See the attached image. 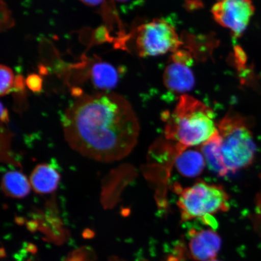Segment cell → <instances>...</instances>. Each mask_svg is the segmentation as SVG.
Masks as SVG:
<instances>
[{"mask_svg": "<svg viewBox=\"0 0 261 261\" xmlns=\"http://www.w3.org/2000/svg\"><path fill=\"white\" fill-rule=\"evenodd\" d=\"M94 237V232L92 230L89 229V228H86L84 230L83 233V237L84 239H92Z\"/></svg>", "mask_w": 261, "mask_h": 261, "instance_id": "ffe728a7", "label": "cell"}, {"mask_svg": "<svg viewBox=\"0 0 261 261\" xmlns=\"http://www.w3.org/2000/svg\"><path fill=\"white\" fill-rule=\"evenodd\" d=\"M0 94L1 96L7 95L11 91L14 90L15 77L11 68L5 65L0 67Z\"/></svg>", "mask_w": 261, "mask_h": 261, "instance_id": "5bb4252c", "label": "cell"}, {"mask_svg": "<svg viewBox=\"0 0 261 261\" xmlns=\"http://www.w3.org/2000/svg\"><path fill=\"white\" fill-rule=\"evenodd\" d=\"M64 135L75 151L94 161L125 158L138 142L140 125L130 103L118 94H80L62 117Z\"/></svg>", "mask_w": 261, "mask_h": 261, "instance_id": "6da1fadb", "label": "cell"}, {"mask_svg": "<svg viewBox=\"0 0 261 261\" xmlns=\"http://www.w3.org/2000/svg\"><path fill=\"white\" fill-rule=\"evenodd\" d=\"M0 256H1L2 258L6 256V251L3 247H2L1 250H0Z\"/></svg>", "mask_w": 261, "mask_h": 261, "instance_id": "cb8c5ba5", "label": "cell"}, {"mask_svg": "<svg viewBox=\"0 0 261 261\" xmlns=\"http://www.w3.org/2000/svg\"><path fill=\"white\" fill-rule=\"evenodd\" d=\"M25 84L29 89L33 92L38 93L41 91L42 88V78L37 74L29 75L25 80Z\"/></svg>", "mask_w": 261, "mask_h": 261, "instance_id": "2e32d148", "label": "cell"}, {"mask_svg": "<svg viewBox=\"0 0 261 261\" xmlns=\"http://www.w3.org/2000/svg\"><path fill=\"white\" fill-rule=\"evenodd\" d=\"M172 54L163 74V83L166 89L181 96L191 90L195 84L191 69L193 59L188 51L180 49Z\"/></svg>", "mask_w": 261, "mask_h": 261, "instance_id": "52a82bcc", "label": "cell"}, {"mask_svg": "<svg viewBox=\"0 0 261 261\" xmlns=\"http://www.w3.org/2000/svg\"><path fill=\"white\" fill-rule=\"evenodd\" d=\"M162 117L166 138L184 150L203 145L218 132L214 111L188 94L180 96L172 112Z\"/></svg>", "mask_w": 261, "mask_h": 261, "instance_id": "7a4b0ae2", "label": "cell"}, {"mask_svg": "<svg viewBox=\"0 0 261 261\" xmlns=\"http://www.w3.org/2000/svg\"><path fill=\"white\" fill-rule=\"evenodd\" d=\"M109 261H123L120 260L118 257L116 256H111L109 259Z\"/></svg>", "mask_w": 261, "mask_h": 261, "instance_id": "d4e9b609", "label": "cell"}, {"mask_svg": "<svg viewBox=\"0 0 261 261\" xmlns=\"http://www.w3.org/2000/svg\"><path fill=\"white\" fill-rule=\"evenodd\" d=\"M38 226V225L37 221H31L28 222L27 223L28 230L32 233L35 232L36 230H37Z\"/></svg>", "mask_w": 261, "mask_h": 261, "instance_id": "d6986e66", "label": "cell"}, {"mask_svg": "<svg viewBox=\"0 0 261 261\" xmlns=\"http://www.w3.org/2000/svg\"><path fill=\"white\" fill-rule=\"evenodd\" d=\"M83 4L91 7H96L102 5L106 2V0H80Z\"/></svg>", "mask_w": 261, "mask_h": 261, "instance_id": "e0dca14e", "label": "cell"}, {"mask_svg": "<svg viewBox=\"0 0 261 261\" xmlns=\"http://www.w3.org/2000/svg\"><path fill=\"white\" fill-rule=\"evenodd\" d=\"M2 187L5 194L14 198H22L31 191V184L27 177L17 171H9L3 176Z\"/></svg>", "mask_w": 261, "mask_h": 261, "instance_id": "4fadbf2b", "label": "cell"}, {"mask_svg": "<svg viewBox=\"0 0 261 261\" xmlns=\"http://www.w3.org/2000/svg\"><path fill=\"white\" fill-rule=\"evenodd\" d=\"M201 152L208 169L212 172L220 177H224L228 174L222 156L221 138L218 132L201 145Z\"/></svg>", "mask_w": 261, "mask_h": 261, "instance_id": "8fae6325", "label": "cell"}, {"mask_svg": "<svg viewBox=\"0 0 261 261\" xmlns=\"http://www.w3.org/2000/svg\"><path fill=\"white\" fill-rule=\"evenodd\" d=\"M59 172L50 165H39L32 171L31 187L38 194H50L58 188L60 181Z\"/></svg>", "mask_w": 261, "mask_h": 261, "instance_id": "9c48e42d", "label": "cell"}, {"mask_svg": "<svg viewBox=\"0 0 261 261\" xmlns=\"http://www.w3.org/2000/svg\"><path fill=\"white\" fill-rule=\"evenodd\" d=\"M189 243V253L197 261H210L216 259L221 247L220 236L212 228L190 231Z\"/></svg>", "mask_w": 261, "mask_h": 261, "instance_id": "ba28073f", "label": "cell"}, {"mask_svg": "<svg viewBox=\"0 0 261 261\" xmlns=\"http://www.w3.org/2000/svg\"><path fill=\"white\" fill-rule=\"evenodd\" d=\"M205 163L201 152L195 150H184L179 152L175 158V166L179 174L185 177H197L203 172Z\"/></svg>", "mask_w": 261, "mask_h": 261, "instance_id": "7c38bea8", "label": "cell"}, {"mask_svg": "<svg viewBox=\"0 0 261 261\" xmlns=\"http://www.w3.org/2000/svg\"><path fill=\"white\" fill-rule=\"evenodd\" d=\"M16 223L19 225H22L24 223V220L22 219L21 218H16Z\"/></svg>", "mask_w": 261, "mask_h": 261, "instance_id": "603a6c76", "label": "cell"}, {"mask_svg": "<svg viewBox=\"0 0 261 261\" xmlns=\"http://www.w3.org/2000/svg\"><path fill=\"white\" fill-rule=\"evenodd\" d=\"M114 1L117 3H122V4H125V3H129L130 2H140L142 1V0H114Z\"/></svg>", "mask_w": 261, "mask_h": 261, "instance_id": "7402d4cb", "label": "cell"}, {"mask_svg": "<svg viewBox=\"0 0 261 261\" xmlns=\"http://www.w3.org/2000/svg\"><path fill=\"white\" fill-rule=\"evenodd\" d=\"M89 73L93 86L104 92L112 90L119 82L118 71L106 62H96L90 68Z\"/></svg>", "mask_w": 261, "mask_h": 261, "instance_id": "30bf717a", "label": "cell"}, {"mask_svg": "<svg viewBox=\"0 0 261 261\" xmlns=\"http://www.w3.org/2000/svg\"><path fill=\"white\" fill-rule=\"evenodd\" d=\"M1 119L3 122L5 123L9 121V112L6 108L1 104Z\"/></svg>", "mask_w": 261, "mask_h": 261, "instance_id": "ac0fdd59", "label": "cell"}, {"mask_svg": "<svg viewBox=\"0 0 261 261\" xmlns=\"http://www.w3.org/2000/svg\"><path fill=\"white\" fill-rule=\"evenodd\" d=\"M221 138V150L228 172H236L254 161L256 146L246 118L228 112L217 124Z\"/></svg>", "mask_w": 261, "mask_h": 261, "instance_id": "3957f363", "label": "cell"}, {"mask_svg": "<svg viewBox=\"0 0 261 261\" xmlns=\"http://www.w3.org/2000/svg\"><path fill=\"white\" fill-rule=\"evenodd\" d=\"M135 45L139 56L144 58L174 53L180 48L182 42L174 26L165 19H156L137 28Z\"/></svg>", "mask_w": 261, "mask_h": 261, "instance_id": "5b68a950", "label": "cell"}, {"mask_svg": "<svg viewBox=\"0 0 261 261\" xmlns=\"http://www.w3.org/2000/svg\"><path fill=\"white\" fill-rule=\"evenodd\" d=\"M25 250L27 251L28 252L34 254L37 253L38 249L35 244L29 243L27 247L25 248Z\"/></svg>", "mask_w": 261, "mask_h": 261, "instance_id": "44dd1931", "label": "cell"}, {"mask_svg": "<svg viewBox=\"0 0 261 261\" xmlns=\"http://www.w3.org/2000/svg\"><path fill=\"white\" fill-rule=\"evenodd\" d=\"M28 261H31V260H28Z\"/></svg>", "mask_w": 261, "mask_h": 261, "instance_id": "4316f807", "label": "cell"}, {"mask_svg": "<svg viewBox=\"0 0 261 261\" xmlns=\"http://www.w3.org/2000/svg\"><path fill=\"white\" fill-rule=\"evenodd\" d=\"M210 261H221V260H217V259H215L211 260H210Z\"/></svg>", "mask_w": 261, "mask_h": 261, "instance_id": "484cf974", "label": "cell"}, {"mask_svg": "<svg viewBox=\"0 0 261 261\" xmlns=\"http://www.w3.org/2000/svg\"><path fill=\"white\" fill-rule=\"evenodd\" d=\"M95 256L89 247H83L71 253L65 261H94Z\"/></svg>", "mask_w": 261, "mask_h": 261, "instance_id": "9a60e30c", "label": "cell"}, {"mask_svg": "<svg viewBox=\"0 0 261 261\" xmlns=\"http://www.w3.org/2000/svg\"><path fill=\"white\" fill-rule=\"evenodd\" d=\"M254 12L252 0H218L212 9L215 20L237 38L246 30Z\"/></svg>", "mask_w": 261, "mask_h": 261, "instance_id": "8992f818", "label": "cell"}, {"mask_svg": "<svg viewBox=\"0 0 261 261\" xmlns=\"http://www.w3.org/2000/svg\"><path fill=\"white\" fill-rule=\"evenodd\" d=\"M175 189L179 195L177 205L182 221L202 219L229 210V198L222 186L199 180L192 187Z\"/></svg>", "mask_w": 261, "mask_h": 261, "instance_id": "277c9868", "label": "cell"}]
</instances>
